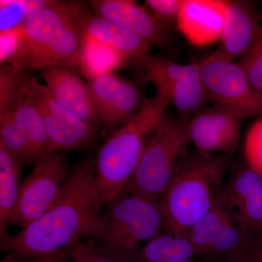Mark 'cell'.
Masks as SVG:
<instances>
[{"mask_svg": "<svg viewBox=\"0 0 262 262\" xmlns=\"http://www.w3.org/2000/svg\"><path fill=\"white\" fill-rule=\"evenodd\" d=\"M103 208L96 187L94 160H82L71 169L53 206L18 232L0 237V248L7 253L24 256H46L70 249L85 237L97 238Z\"/></svg>", "mask_w": 262, "mask_h": 262, "instance_id": "6da1fadb", "label": "cell"}, {"mask_svg": "<svg viewBox=\"0 0 262 262\" xmlns=\"http://www.w3.org/2000/svg\"><path fill=\"white\" fill-rule=\"evenodd\" d=\"M15 29L18 46L5 63L20 71L56 65L79 71L83 32L68 2L48 0Z\"/></svg>", "mask_w": 262, "mask_h": 262, "instance_id": "7a4b0ae2", "label": "cell"}, {"mask_svg": "<svg viewBox=\"0 0 262 262\" xmlns=\"http://www.w3.org/2000/svg\"><path fill=\"white\" fill-rule=\"evenodd\" d=\"M229 165L227 155H186L158 202L165 231L187 234L214 204Z\"/></svg>", "mask_w": 262, "mask_h": 262, "instance_id": "3957f363", "label": "cell"}, {"mask_svg": "<svg viewBox=\"0 0 262 262\" xmlns=\"http://www.w3.org/2000/svg\"><path fill=\"white\" fill-rule=\"evenodd\" d=\"M170 105L166 95L144 98L140 110L119 127L98 150L94 160L96 187L103 208L132 177L146 144Z\"/></svg>", "mask_w": 262, "mask_h": 262, "instance_id": "277c9868", "label": "cell"}, {"mask_svg": "<svg viewBox=\"0 0 262 262\" xmlns=\"http://www.w3.org/2000/svg\"><path fill=\"white\" fill-rule=\"evenodd\" d=\"M103 208L101 232L93 241L117 261L136 262L141 248L165 231L158 202L122 190Z\"/></svg>", "mask_w": 262, "mask_h": 262, "instance_id": "5b68a950", "label": "cell"}, {"mask_svg": "<svg viewBox=\"0 0 262 262\" xmlns=\"http://www.w3.org/2000/svg\"><path fill=\"white\" fill-rule=\"evenodd\" d=\"M189 144L187 122L165 114L122 190L159 202L179 164L188 154Z\"/></svg>", "mask_w": 262, "mask_h": 262, "instance_id": "8992f818", "label": "cell"}, {"mask_svg": "<svg viewBox=\"0 0 262 262\" xmlns=\"http://www.w3.org/2000/svg\"><path fill=\"white\" fill-rule=\"evenodd\" d=\"M207 98L238 118L262 117V94L237 62L212 56L198 62Z\"/></svg>", "mask_w": 262, "mask_h": 262, "instance_id": "52a82bcc", "label": "cell"}, {"mask_svg": "<svg viewBox=\"0 0 262 262\" xmlns=\"http://www.w3.org/2000/svg\"><path fill=\"white\" fill-rule=\"evenodd\" d=\"M65 154L64 151L56 150L34 165L21 184L9 226L25 228L53 206L70 173Z\"/></svg>", "mask_w": 262, "mask_h": 262, "instance_id": "ba28073f", "label": "cell"}, {"mask_svg": "<svg viewBox=\"0 0 262 262\" xmlns=\"http://www.w3.org/2000/svg\"><path fill=\"white\" fill-rule=\"evenodd\" d=\"M251 232L238 223L216 200L211 209L191 227L186 235L196 257L213 262L244 254Z\"/></svg>", "mask_w": 262, "mask_h": 262, "instance_id": "9c48e42d", "label": "cell"}, {"mask_svg": "<svg viewBox=\"0 0 262 262\" xmlns=\"http://www.w3.org/2000/svg\"><path fill=\"white\" fill-rule=\"evenodd\" d=\"M24 94L39 112L55 150H80L94 144L97 129L62 107L47 86L36 78H29L24 85Z\"/></svg>", "mask_w": 262, "mask_h": 262, "instance_id": "30bf717a", "label": "cell"}, {"mask_svg": "<svg viewBox=\"0 0 262 262\" xmlns=\"http://www.w3.org/2000/svg\"><path fill=\"white\" fill-rule=\"evenodd\" d=\"M95 108L105 128L123 125L130 121L144 98L137 84L112 73L86 79Z\"/></svg>", "mask_w": 262, "mask_h": 262, "instance_id": "8fae6325", "label": "cell"}, {"mask_svg": "<svg viewBox=\"0 0 262 262\" xmlns=\"http://www.w3.org/2000/svg\"><path fill=\"white\" fill-rule=\"evenodd\" d=\"M216 200L241 225L262 232V177L247 164L234 167Z\"/></svg>", "mask_w": 262, "mask_h": 262, "instance_id": "7c38bea8", "label": "cell"}, {"mask_svg": "<svg viewBox=\"0 0 262 262\" xmlns=\"http://www.w3.org/2000/svg\"><path fill=\"white\" fill-rule=\"evenodd\" d=\"M187 129L198 151L229 156L238 146L241 119L215 106L196 113L187 122Z\"/></svg>", "mask_w": 262, "mask_h": 262, "instance_id": "4fadbf2b", "label": "cell"}, {"mask_svg": "<svg viewBox=\"0 0 262 262\" xmlns=\"http://www.w3.org/2000/svg\"><path fill=\"white\" fill-rule=\"evenodd\" d=\"M91 5L96 15L137 34L151 46L163 47L170 39V25L135 1L93 0Z\"/></svg>", "mask_w": 262, "mask_h": 262, "instance_id": "5bb4252c", "label": "cell"}, {"mask_svg": "<svg viewBox=\"0 0 262 262\" xmlns=\"http://www.w3.org/2000/svg\"><path fill=\"white\" fill-rule=\"evenodd\" d=\"M78 72L76 69L61 65L42 70L46 85L62 107L98 130L101 120L95 108L89 84L82 80Z\"/></svg>", "mask_w": 262, "mask_h": 262, "instance_id": "9a60e30c", "label": "cell"}, {"mask_svg": "<svg viewBox=\"0 0 262 262\" xmlns=\"http://www.w3.org/2000/svg\"><path fill=\"white\" fill-rule=\"evenodd\" d=\"M261 25L259 13L252 2L227 1L220 45L212 56L232 62L239 59L253 42Z\"/></svg>", "mask_w": 262, "mask_h": 262, "instance_id": "2e32d148", "label": "cell"}, {"mask_svg": "<svg viewBox=\"0 0 262 262\" xmlns=\"http://www.w3.org/2000/svg\"><path fill=\"white\" fill-rule=\"evenodd\" d=\"M84 34L121 52L136 63L147 55L151 45L115 22L90 13L80 2H68Z\"/></svg>", "mask_w": 262, "mask_h": 262, "instance_id": "e0dca14e", "label": "cell"}, {"mask_svg": "<svg viewBox=\"0 0 262 262\" xmlns=\"http://www.w3.org/2000/svg\"><path fill=\"white\" fill-rule=\"evenodd\" d=\"M227 0H184L177 20L183 36L195 46L220 42Z\"/></svg>", "mask_w": 262, "mask_h": 262, "instance_id": "ac0fdd59", "label": "cell"}, {"mask_svg": "<svg viewBox=\"0 0 262 262\" xmlns=\"http://www.w3.org/2000/svg\"><path fill=\"white\" fill-rule=\"evenodd\" d=\"M24 165L0 144V237L7 233L20 193Z\"/></svg>", "mask_w": 262, "mask_h": 262, "instance_id": "d6986e66", "label": "cell"}, {"mask_svg": "<svg viewBox=\"0 0 262 262\" xmlns=\"http://www.w3.org/2000/svg\"><path fill=\"white\" fill-rule=\"evenodd\" d=\"M135 65L141 81L154 84L156 93L166 96L174 84L198 69V63L180 64L163 57L150 55L143 58Z\"/></svg>", "mask_w": 262, "mask_h": 262, "instance_id": "ffe728a7", "label": "cell"}, {"mask_svg": "<svg viewBox=\"0 0 262 262\" xmlns=\"http://www.w3.org/2000/svg\"><path fill=\"white\" fill-rule=\"evenodd\" d=\"M129 61L128 57L121 52L83 33L79 71L86 79L112 73Z\"/></svg>", "mask_w": 262, "mask_h": 262, "instance_id": "44dd1931", "label": "cell"}, {"mask_svg": "<svg viewBox=\"0 0 262 262\" xmlns=\"http://www.w3.org/2000/svg\"><path fill=\"white\" fill-rule=\"evenodd\" d=\"M195 258L187 235L165 231L141 248L136 262H194Z\"/></svg>", "mask_w": 262, "mask_h": 262, "instance_id": "7402d4cb", "label": "cell"}, {"mask_svg": "<svg viewBox=\"0 0 262 262\" xmlns=\"http://www.w3.org/2000/svg\"><path fill=\"white\" fill-rule=\"evenodd\" d=\"M12 111L15 120L29 139L39 161L46 155L56 151L48 139L39 112L25 97L24 94Z\"/></svg>", "mask_w": 262, "mask_h": 262, "instance_id": "603a6c76", "label": "cell"}, {"mask_svg": "<svg viewBox=\"0 0 262 262\" xmlns=\"http://www.w3.org/2000/svg\"><path fill=\"white\" fill-rule=\"evenodd\" d=\"M0 144L24 165L39 162L29 139L15 120L13 111L0 114Z\"/></svg>", "mask_w": 262, "mask_h": 262, "instance_id": "cb8c5ba5", "label": "cell"}, {"mask_svg": "<svg viewBox=\"0 0 262 262\" xmlns=\"http://www.w3.org/2000/svg\"><path fill=\"white\" fill-rule=\"evenodd\" d=\"M29 77L24 71L8 63L0 67V114L12 111L24 96V89Z\"/></svg>", "mask_w": 262, "mask_h": 262, "instance_id": "d4e9b609", "label": "cell"}, {"mask_svg": "<svg viewBox=\"0 0 262 262\" xmlns=\"http://www.w3.org/2000/svg\"><path fill=\"white\" fill-rule=\"evenodd\" d=\"M48 0H1V31L15 28L23 24L34 10L47 4Z\"/></svg>", "mask_w": 262, "mask_h": 262, "instance_id": "484cf974", "label": "cell"}, {"mask_svg": "<svg viewBox=\"0 0 262 262\" xmlns=\"http://www.w3.org/2000/svg\"><path fill=\"white\" fill-rule=\"evenodd\" d=\"M237 63L247 74L255 89L262 94V24L253 42Z\"/></svg>", "mask_w": 262, "mask_h": 262, "instance_id": "4316f807", "label": "cell"}, {"mask_svg": "<svg viewBox=\"0 0 262 262\" xmlns=\"http://www.w3.org/2000/svg\"><path fill=\"white\" fill-rule=\"evenodd\" d=\"M246 163L262 177V117L250 127L244 144Z\"/></svg>", "mask_w": 262, "mask_h": 262, "instance_id": "83f0119b", "label": "cell"}, {"mask_svg": "<svg viewBox=\"0 0 262 262\" xmlns=\"http://www.w3.org/2000/svg\"><path fill=\"white\" fill-rule=\"evenodd\" d=\"M72 262H119L98 249L93 239L80 241L70 248Z\"/></svg>", "mask_w": 262, "mask_h": 262, "instance_id": "f1b7e54d", "label": "cell"}, {"mask_svg": "<svg viewBox=\"0 0 262 262\" xmlns=\"http://www.w3.org/2000/svg\"><path fill=\"white\" fill-rule=\"evenodd\" d=\"M184 0H147L146 4L153 14L165 23L169 24L173 21L177 23Z\"/></svg>", "mask_w": 262, "mask_h": 262, "instance_id": "f546056e", "label": "cell"}, {"mask_svg": "<svg viewBox=\"0 0 262 262\" xmlns=\"http://www.w3.org/2000/svg\"><path fill=\"white\" fill-rule=\"evenodd\" d=\"M70 256V248L46 256H24L8 253L1 262H65Z\"/></svg>", "mask_w": 262, "mask_h": 262, "instance_id": "4dcf8cb0", "label": "cell"}, {"mask_svg": "<svg viewBox=\"0 0 262 262\" xmlns=\"http://www.w3.org/2000/svg\"><path fill=\"white\" fill-rule=\"evenodd\" d=\"M0 32V61L2 64L6 63L16 51L18 46V35L15 27Z\"/></svg>", "mask_w": 262, "mask_h": 262, "instance_id": "1f68e13d", "label": "cell"}, {"mask_svg": "<svg viewBox=\"0 0 262 262\" xmlns=\"http://www.w3.org/2000/svg\"><path fill=\"white\" fill-rule=\"evenodd\" d=\"M244 255L251 262H262V232L251 231Z\"/></svg>", "mask_w": 262, "mask_h": 262, "instance_id": "d6a6232c", "label": "cell"}, {"mask_svg": "<svg viewBox=\"0 0 262 262\" xmlns=\"http://www.w3.org/2000/svg\"><path fill=\"white\" fill-rule=\"evenodd\" d=\"M213 262H251L248 259L244 254L239 255V256H232V257H229L223 258V259L218 260Z\"/></svg>", "mask_w": 262, "mask_h": 262, "instance_id": "836d02e7", "label": "cell"}]
</instances>
